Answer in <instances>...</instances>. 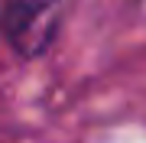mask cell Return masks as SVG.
I'll list each match as a JSON object with an SVG mask.
<instances>
[{
    "label": "cell",
    "mask_w": 146,
    "mask_h": 143,
    "mask_svg": "<svg viewBox=\"0 0 146 143\" xmlns=\"http://www.w3.org/2000/svg\"><path fill=\"white\" fill-rule=\"evenodd\" d=\"M62 0H3V36L20 59H36L55 43Z\"/></svg>",
    "instance_id": "1"
}]
</instances>
